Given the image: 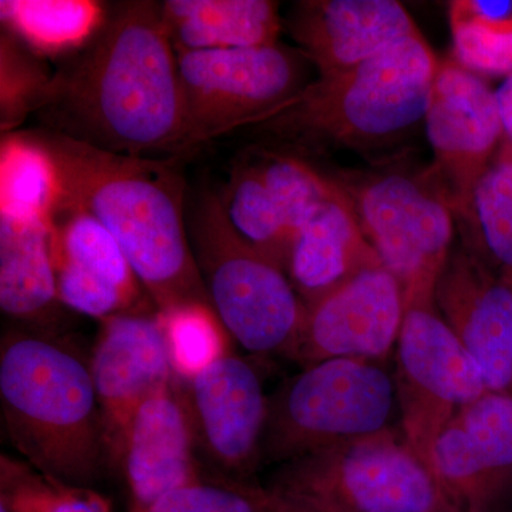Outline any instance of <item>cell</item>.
Wrapping results in <instances>:
<instances>
[{
    "instance_id": "obj_1",
    "label": "cell",
    "mask_w": 512,
    "mask_h": 512,
    "mask_svg": "<svg viewBox=\"0 0 512 512\" xmlns=\"http://www.w3.org/2000/svg\"><path fill=\"white\" fill-rule=\"evenodd\" d=\"M50 131L127 156L188 151L178 56L161 3L111 6L97 35L53 76Z\"/></svg>"
},
{
    "instance_id": "obj_2",
    "label": "cell",
    "mask_w": 512,
    "mask_h": 512,
    "mask_svg": "<svg viewBox=\"0 0 512 512\" xmlns=\"http://www.w3.org/2000/svg\"><path fill=\"white\" fill-rule=\"evenodd\" d=\"M35 136L59 170L60 205L87 211L106 227L158 312L211 305L191 248L177 158L111 153L50 130Z\"/></svg>"
},
{
    "instance_id": "obj_3",
    "label": "cell",
    "mask_w": 512,
    "mask_h": 512,
    "mask_svg": "<svg viewBox=\"0 0 512 512\" xmlns=\"http://www.w3.org/2000/svg\"><path fill=\"white\" fill-rule=\"evenodd\" d=\"M0 400L13 446L37 473L89 488L109 461L90 365L40 333L10 332L0 350Z\"/></svg>"
},
{
    "instance_id": "obj_4",
    "label": "cell",
    "mask_w": 512,
    "mask_h": 512,
    "mask_svg": "<svg viewBox=\"0 0 512 512\" xmlns=\"http://www.w3.org/2000/svg\"><path fill=\"white\" fill-rule=\"evenodd\" d=\"M440 60L406 37L348 72L316 77L259 130L303 148L372 150L424 120Z\"/></svg>"
},
{
    "instance_id": "obj_5",
    "label": "cell",
    "mask_w": 512,
    "mask_h": 512,
    "mask_svg": "<svg viewBox=\"0 0 512 512\" xmlns=\"http://www.w3.org/2000/svg\"><path fill=\"white\" fill-rule=\"evenodd\" d=\"M188 232L211 308L228 335L255 355H291L305 303L285 269L235 231L220 192H198Z\"/></svg>"
},
{
    "instance_id": "obj_6",
    "label": "cell",
    "mask_w": 512,
    "mask_h": 512,
    "mask_svg": "<svg viewBox=\"0 0 512 512\" xmlns=\"http://www.w3.org/2000/svg\"><path fill=\"white\" fill-rule=\"evenodd\" d=\"M366 238L402 286L404 309L436 305L437 281L451 254L453 208L433 168H387L335 175Z\"/></svg>"
},
{
    "instance_id": "obj_7",
    "label": "cell",
    "mask_w": 512,
    "mask_h": 512,
    "mask_svg": "<svg viewBox=\"0 0 512 512\" xmlns=\"http://www.w3.org/2000/svg\"><path fill=\"white\" fill-rule=\"evenodd\" d=\"M394 377L372 360H323L306 367L268 403L261 458H295L392 429Z\"/></svg>"
},
{
    "instance_id": "obj_8",
    "label": "cell",
    "mask_w": 512,
    "mask_h": 512,
    "mask_svg": "<svg viewBox=\"0 0 512 512\" xmlns=\"http://www.w3.org/2000/svg\"><path fill=\"white\" fill-rule=\"evenodd\" d=\"M272 493L333 512H451L396 429L282 464Z\"/></svg>"
},
{
    "instance_id": "obj_9",
    "label": "cell",
    "mask_w": 512,
    "mask_h": 512,
    "mask_svg": "<svg viewBox=\"0 0 512 512\" xmlns=\"http://www.w3.org/2000/svg\"><path fill=\"white\" fill-rule=\"evenodd\" d=\"M178 56L187 148L262 124L311 84L309 60L281 43Z\"/></svg>"
},
{
    "instance_id": "obj_10",
    "label": "cell",
    "mask_w": 512,
    "mask_h": 512,
    "mask_svg": "<svg viewBox=\"0 0 512 512\" xmlns=\"http://www.w3.org/2000/svg\"><path fill=\"white\" fill-rule=\"evenodd\" d=\"M394 382L404 440L433 476L440 434L464 407L488 392L480 366L436 305L404 309Z\"/></svg>"
},
{
    "instance_id": "obj_11",
    "label": "cell",
    "mask_w": 512,
    "mask_h": 512,
    "mask_svg": "<svg viewBox=\"0 0 512 512\" xmlns=\"http://www.w3.org/2000/svg\"><path fill=\"white\" fill-rule=\"evenodd\" d=\"M424 123L434 153L431 168L460 220L504 141L497 96L454 57L440 60Z\"/></svg>"
},
{
    "instance_id": "obj_12",
    "label": "cell",
    "mask_w": 512,
    "mask_h": 512,
    "mask_svg": "<svg viewBox=\"0 0 512 512\" xmlns=\"http://www.w3.org/2000/svg\"><path fill=\"white\" fill-rule=\"evenodd\" d=\"M306 306L292 359L306 367L323 360L379 359L399 339L402 286L383 265L370 266Z\"/></svg>"
},
{
    "instance_id": "obj_13",
    "label": "cell",
    "mask_w": 512,
    "mask_h": 512,
    "mask_svg": "<svg viewBox=\"0 0 512 512\" xmlns=\"http://www.w3.org/2000/svg\"><path fill=\"white\" fill-rule=\"evenodd\" d=\"M107 453L119 463L124 434L151 394L177 382L158 311L140 308L101 320L92 362Z\"/></svg>"
},
{
    "instance_id": "obj_14",
    "label": "cell",
    "mask_w": 512,
    "mask_h": 512,
    "mask_svg": "<svg viewBox=\"0 0 512 512\" xmlns=\"http://www.w3.org/2000/svg\"><path fill=\"white\" fill-rule=\"evenodd\" d=\"M434 302L480 366L488 392L504 393L512 384V279L457 248L437 281Z\"/></svg>"
},
{
    "instance_id": "obj_15",
    "label": "cell",
    "mask_w": 512,
    "mask_h": 512,
    "mask_svg": "<svg viewBox=\"0 0 512 512\" xmlns=\"http://www.w3.org/2000/svg\"><path fill=\"white\" fill-rule=\"evenodd\" d=\"M512 468V397L487 392L447 424L433 454V477L451 512H490Z\"/></svg>"
},
{
    "instance_id": "obj_16",
    "label": "cell",
    "mask_w": 512,
    "mask_h": 512,
    "mask_svg": "<svg viewBox=\"0 0 512 512\" xmlns=\"http://www.w3.org/2000/svg\"><path fill=\"white\" fill-rule=\"evenodd\" d=\"M57 295L101 320L140 308V281L113 235L89 212L60 205L52 221Z\"/></svg>"
},
{
    "instance_id": "obj_17",
    "label": "cell",
    "mask_w": 512,
    "mask_h": 512,
    "mask_svg": "<svg viewBox=\"0 0 512 512\" xmlns=\"http://www.w3.org/2000/svg\"><path fill=\"white\" fill-rule=\"evenodd\" d=\"M195 436L221 467L245 473L261 460L268 403L258 372L225 353L187 382Z\"/></svg>"
},
{
    "instance_id": "obj_18",
    "label": "cell",
    "mask_w": 512,
    "mask_h": 512,
    "mask_svg": "<svg viewBox=\"0 0 512 512\" xmlns=\"http://www.w3.org/2000/svg\"><path fill=\"white\" fill-rule=\"evenodd\" d=\"M289 33L318 77L335 76L387 47L420 35L396 0H306L288 18Z\"/></svg>"
},
{
    "instance_id": "obj_19",
    "label": "cell",
    "mask_w": 512,
    "mask_h": 512,
    "mask_svg": "<svg viewBox=\"0 0 512 512\" xmlns=\"http://www.w3.org/2000/svg\"><path fill=\"white\" fill-rule=\"evenodd\" d=\"M175 383L147 397L124 434L119 463L131 512H146L165 494L201 478L194 460V424Z\"/></svg>"
},
{
    "instance_id": "obj_20",
    "label": "cell",
    "mask_w": 512,
    "mask_h": 512,
    "mask_svg": "<svg viewBox=\"0 0 512 512\" xmlns=\"http://www.w3.org/2000/svg\"><path fill=\"white\" fill-rule=\"evenodd\" d=\"M335 178V177H333ZM383 265L348 194L335 187L293 237L285 271L305 305L370 266Z\"/></svg>"
},
{
    "instance_id": "obj_21",
    "label": "cell",
    "mask_w": 512,
    "mask_h": 512,
    "mask_svg": "<svg viewBox=\"0 0 512 512\" xmlns=\"http://www.w3.org/2000/svg\"><path fill=\"white\" fill-rule=\"evenodd\" d=\"M161 16L177 55L274 46L282 30L271 0H167Z\"/></svg>"
},
{
    "instance_id": "obj_22",
    "label": "cell",
    "mask_w": 512,
    "mask_h": 512,
    "mask_svg": "<svg viewBox=\"0 0 512 512\" xmlns=\"http://www.w3.org/2000/svg\"><path fill=\"white\" fill-rule=\"evenodd\" d=\"M62 305L57 295L52 225L0 215V308L26 322H42Z\"/></svg>"
},
{
    "instance_id": "obj_23",
    "label": "cell",
    "mask_w": 512,
    "mask_h": 512,
    "mask_svg": "<svg viewBox=\"0 0 512 512\" xmlns=\"http://www.w3.org/2000/svg\"><path fill=\"white\" fill-rule=\"evenodd\" d=\"M109 8L94 0H2L3 29L39 57L73 56L97 35Z\"/></svg>"
},
{
    "instance_id": "obj_24",
    "label": "cell",
    "mask_w": 512,
    "mask_h": 512,
    "mask_svg": "<svg viewBox=\"0 0 512 512\" xmlns=\"http://www.w3.org/2000/svg\"><path fill=\"white\" fill-rule=\"evenodd\" d=\"M62 198V180L55 160L35 133L3 134L0 215L52 225Z\"/></svg>"
},
{
    "instance_id": "obj_25",
    "label": "cell",
    "mask_w": 512,
    "mask_h": 512,
    "mask_svg": "<svg viewBox=\"0 0 512 512\" xmlns=\"http://www.w3.org/2000/svg\"><path fill=\"white\" fill-rule=\"evenodd\" d=\"M457 221L464 248L512 279V146L505 138L478 181L467 214Z\"/></svg>"
},
{
    "instance_id": "obj_26",
    "label": "cell",
    "mask_w": 512,
    "mask_h": 512,
    "mask_svg": "<svg viewBox=\"0 0 512 512\" xmlns=\"http://www.w3.org/2000/svg\"><path fill=\"white\" fill-rule=\"evenodd\" d=\"M220 195L235 231L285 269L291 234L249 154L232 168Z\"/></svg>"
},
{
    "instance_id": "obj_27",
    "label": "cell",
    "mask_w": 512,
    "mask_h": 512,
    "mask_svg": "<svg viewBox=\"0 0 512 512\" xmlns=\"http://www.w3.org/2000/svg\"><path fill=\"white\" fill-rule=\"evenodd\" d=\"M284 218L291 242L326 195L335 178L319 173L303 158L281 151L255 150L249 154Z\"/></svg>"
},
{
    "instance_id": "obj_28",
    "label": "cell",
    "mask_w": 512,
    "mask_h": 512,
    "mask_svg": "<svg viewBox=\"0 0 512 512\" xmlns=\"http://www.w3.org/2000/svg\"><path fill=\"white\" fill-rule=\"evenodd\" d=\"M177 380L185 383L228 353V335L208 303L194 302L158 312Z\"/></svg>"
},
{
    "instance_id": "obj_29",
    "label": "cell",
    "mask_w": 512,
    "mask_h": 512,
    "mask_svg": "<svg viewBox=\"0 0 512 512\" xmlns=\"http://www.w3.org/2000/svg\"><path fill=\"white\" fill-rule=\"evenodd\" d=\"M53 76L28 46L3 29L0 37V127L13 133L33 111L46 106Z\"/></svg>"
},
{
    "instance_id": "obj_30",
    "label": "cell",
    "mask_w": 512,
    "mask_h": 512,
    "mask_svg": "<svg viewBox=\"0 0 512 512\" xmlns=\"http://www.w3.org/2000/svg\"><path fill=\"white\" fill-rule=\"evenodd\" d=\"M0 512H110L90 488L69 487L2 458Z\"/></svg>"
},
{
    "instance_id": "obj_31",
    "label": "cell",
    "mask_w": 512,
    "mask_h": 512,
    "mask_svg": "<svg viewBox=\"0 0 512 512\" xmlns=\"http://www.w3.org/2000/svg\"><path fill=\"white\" fill-rule=\"evenodd\" d=\"M146 512H274V497L238 481L200 478L165 494Z\"/></svg>"
},
{
    "instance_id": "obj_32",
    "label": "cell",
    "mask_w": 512,
    "mask_h": 512,
    "mask_svg": "<svg viewBox=\"0 0 512 512\" xmlns=\"http://www.w3.org/2000/svg\"><path fill=\"white\" fill-rule=\"evenodd\" d=\"M453 57L478 76L512 74V32H490L476 26H451Z\"/></svg>"
},
{
    "instance_id": "obj_33",
    "label": "cell",
    "mask_w": 512,
    "mask_h": 512,
    "mask_svg": "<svg viewBox=\"0 0 512 512\" xmlns=\"http://www.w3.org/2000/svg\"><path fill=\"white\" fill-rule=\"evenodd\" d=\"M450 25L511 33L512 0H456L450 5Z\"/></svg>"
},
{
    "instance_id": "obj_34",
    "label": "cell",
    "mask_w": 512,
    "mask_h": 512,
    "mask_svg": "<svg viewBox=\"0 0 512 512\" xmlns=\"http://www.w3.org/2000/svg\"><path fill=\"white\" fill-rule=\"evenodd\" d=\"M501 121H503L504 138L512 146V74L504 80L500 89L495 92Z\"/></svg>"
},
{
    "instance_id": "obj_35",
    "label": "cell",
    "mask_w": 512,
    "mask_h": 512,
    "mask_svg": "<svg viewBox=\"0 0 512 512\" xmlns=\"http://www.w3.org/2000/svg\"><path fill=\"white\" fill-rule=\"evenodd\" d=\"M272 497H274V512H333L298 503V501L289 500V498L281 497V495L275 493H272Z\"/></svg>"
}]
</instances>
